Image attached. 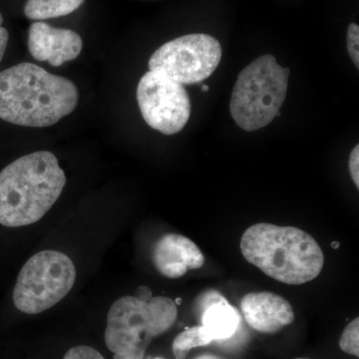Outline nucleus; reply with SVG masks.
Segmentation results:
<instances>
[{"label": "nucleus", "instance_id": "23", "mask_svg": "<svg viewBox=\"0 0 359 359\" xmlns=\"http://www.w3.org/2000/svg\"><path fill=\"white\" fill-rule=\"evenodd\" d=\"M332 247H334V249H337V248L339 247V243H332Z\"/></svg>", "mask_w": 359, "mask_h": 359}, {"label": "nucleus", "instance_id": "12", "mask_svg": "<svg viewBox=\"0 0 359 359\" xmlns=\"http://www.w3.org/2000/svg\"><path fill=\"white\" fill-rule=\"evenodd\" d=\"M202 327L209 341L231 339L240 325L237 309L217 292L205 294L202 302Z\"/></svg>", "mask_w": 359, "mask_h": 359}, {"label": "nucleus", "instance_id": "18", "mask_svg": "<svg viewBox=\"0 0 359 359\" xmlns=\"http://www.w3.org/2000/svg\"><path fill=\"white\" fill-rule=\"evenodd\" d=\"M349 172L356 188H359V145H356L349 155Z\"/></svg>", "mask_w": 359, "mask_h": 359}, {"label": "nucleus", "instance_id": "16", "mask_svg": "<svg viewBox=\"0 0 359 359\" xmlns=\"http://www.w3.org/2000/svg\"><path fill=\"white\" fill-rule=\"evenodd\" d=\"M347 50L354 65L359 68V26L351 23L347 29Z\"/></svg>", "mask_w": 359, "mask_h": 359}, {"label": "nucleus", "instance_id": "3", "mask_svg": "<svg viewBox=\"0 0 359 359\" xmlns=\"http://www.w3.org/2000/svg\"><path fill=\"white\" fill-rule=\"evenodd\" d=\"M241 250L250 264L285 285H299L316 280L325 264L323 250L316 238L294 226L254 224L243 233Z\"/></svg>", "mask_w": 359, "mask_h": 359}, {"label": "nucleus", "instance_id": "7", "mask_svg": "<svg viewBox=\"0 0 359 359\" xmlns=\"http://www.w3.org/2000/svg\"><path fill=\"white\" fill-rule=\"evenodd\" d=\"M222 53L221 44L211 35H184L158 48L149 60V69L183 85L199 83L217 69Z\"/></svg>", "mask_w": 359, "mask_h": 359}, {"label": "nucleus", "instance_id": "10", "mask_svg": "<svg viewBox=\"0 0 359 359\" xmlns=\"http://www.w3.org/2000/svg\"><path fill=\"white\" fill-rule=\"evenodd\" d=\"M153 264L165 278H182L189 271L202 268L205 257L190 238L178 233H166L157 241L153 249Z\"/></svg>", "mask_w": 359, "mask_h": 359}, {"label": "nucleus", "instance_id": "20", "mask_svg": "<svg viewBox=\"0 0 359 359\" xmlns=\"http://www.w3.org/2000/svg\"><path fill=\"white\" fill-rule=\"evenodd\" d=\"M134 297L140 301L148 302L153 297L152 292L147 287H139L135 292Z\"/></svg>", "mask_w": 359, "mask_h": 359}, {"label": "nucleus", "instance_id": "19", "mask_svg": "<svg viewBox=\"0 0 359 359\" xmlns=\"http://www.w3.org/2000/svg\"><path fill=\"white\" fill-rule=\"evenodd\" d=\"M2 23H4V16L0 13V62H1L4 53H6L9 40L8 32H7L6 28L2 26Z\"/></svg>", "mask_w": 359, "mask_h": 359}, {"label": "nucleus", "instance_id": "8", "mask_svg": "<svg viewBox=\"0 0 359 359\" xmlns=\"http://www.w3.org/2000/svg\"><path fill=\"white\" fill-rule=\"evenodd\" d=\"M137 101L151 128L165 135L179 133L190 119L191 101L183 84L148 71L137 87Z\"/></svg>", "mask_w": 359, "mask_h": 359}, {"label": "nucleus", "instance_id": "1", "mask_svg": "<svg viewBox=\"0 0 359 359\" xmlns=\"http://www.w3.org/2000/svg\"><path fill=\"white\" fill-rule=\"evenodd\" d=\"M79 92L67 78L20 63L0 72V119L18 126H52L76 109Z\"/></svg>", "mask_w": 359, "mask_h": 359}, {"label": "nucleus", "instance_id": "4", "mask_svg": "<svg viewBox=\"0 0 359 359\" xmlns=\"http://www.w3.org/2000/svg\"><path fill=\"white\" fill-rule=\"evenodd\" d=\"M178 316L176 302L166 297L144 302L134 295L111 306L105 344L113 359H144L151 341L173 327Z\"/></svg>", "mask_w": 359, "mask_h": 359}, {"label": "nucleus", "instance_id": "14", "mask_svg": "<svg viewBox=\"0 0 359 359\" xmlns=\"http://www.w3.org/2000/svg\"><path fill=\"white\" fill-rule=\"evenodd\" d=\"M211 344L205 337L202 325L187 328L183 332L177 335L174 339L173 353L176 359H186L188 353L196 347L207 346Z\"/></svg>", "mask_w": 359, "mask_h": 359}, {"label": "nucleus", "instance_id": "22", "mask_svg": "<svg viewBox=\"0 0 359 359\" xmlns=\"http://www.w3.org/2000/svg\"><path fill=\"white\" fill-rule=\"evenodd\" d=\"M202 91L203 92H208V91H209V86H208V85H203V86H202Z\"/></svg>", "mask_w": 359, "mask_h": 359}, {"label": "nucleus", "instance_id": "9", "mask_svg": "<svg viewBox=\"0 0 359 359\" xmlns=\"http://www.w3.org/2000/svg\"><path fill=\"white\" fill-rule=\"evenodd\" d=\"M83 41L78 33L37 21L28 30V49L32 57L58 67L80 55Z\"/></svg>", "mask_w": 359, "mask_h": 359}, {"label": "nucleus", "instance_id": "24", "mask_svg": "<svg viewBox=\"0 0 359 359\" xmlns=\"http://www.w3.org/2000/svg\"><path fill=\"white\" fill-rule=\"evenodd\" d=\"M295 359H309V358H295Z\"/></svg>", "mask_w": 359, "mask_h": 359}, {"label": "nucleus", "instance_id": "17", "mask_svg": "<svg viewBox=\"0 0 359 359\" xmlns=\"http://www.w3.org/2000/svg\"><path fill=\"white\" fill-rule=\"evenodd\" d=\"M63 359H105L102 354L93 347L78 346L70 348Z\"/></svg>", "mask_w": 359, "mask_h": 359}, {"label": "nucleus", "instance_id": "6", "mask_svg": "<svg viewBox=\"0 0 359 359\" xmlns=\"http://www.w3.org/2000/svg\"><path fill=\"white\" fill-rule=\"evenodd\" d=\"M76 269L69 257L56 250H43L26 262L13 290L14 306L21 313L47 311L69 294Z\"/></svg>", "mask_w": 359, "mask_h": 359}, {"label": "nucleus", "instance_id": "2", "mask_svg": "<svg viewBox=\"0 0 359 359\" xmlns=\"http://www.w3.org/2000/svg\"><path fill=\"white\" fill-rule=\"evenodd\" d=\"M66 175L49 151L18 158L0 172V224L20 228L36 223L55 204Z\"/></svg>", "mask_w": 359, "mask_h": 359}, {"label": "nucleus", "instance_id": "5", "mask_svg": "<svg viewBox=\"0 0 359 359\" xmlns=\"http://www.w3.org/2000/svg\"><path fill=\"white\" fill-rule=\"evenodd\" d=\"M290 70L271 54L241 71L231 93L230 111L238 127L248 132L268 126L280 113L289 86Z\"/></svg>", "mask_w": 359, "mask_h": 359}, {"label": "nucleus", "instance_id": "13", "mask_svg": "<svg viewBox=\"0 0 359 359\" xmlns=\"http://www.w3.org/2000/svg\"><path fill=\"white\" fill-rule=\"evenodd\" d=\"M83 2L84 0H27L25 14L32 20L61 18L74 13Z\"/></svg>", "mask_w": 359, "mask_h": 359}, {"label": "nucleus", "instance_id": "11", "mask_svg": "<svg viewBox=\"0 0 359 359\" xmlns=\"http://www.w3.org/2000/svg\"><path fill=\"white\" fill-rule=\"evenodd\" d=\"M241 309L252 330L276 334L294 323V311L287 299L269 292H250L243 297Z\"/></svg>", "mask_w": 359, "mask_h": 359}, {"label": "nucleus", "instance_id": "15", "mask_svg": "<svg viewBox=\"0 0 359 359\" xmlns=\"http://www.w3.org/2000/svg\"><path fill=\"white\" fill-rule=\"evenodd\" d=\"M339 347L342 351L351 355L359 356V318H354L346 325L339 339Z\"/></svg>", "mask_w": 359, "mask_h": 359}, {"label": "nucleus", "instance_id": "21", "mask_svg": "<svg viewBox=\"0 0 359 359\" xmlns=\"http://www.w3.org/2000/svg\"><path fill=\"white\" fill-rule=\"evenodd\" d=\"M195 359H223L219 356L212 355V354H202V355L197 356Z\"/></svg>", "mask_w": 359, "mask_h": 359}]
</instances>
